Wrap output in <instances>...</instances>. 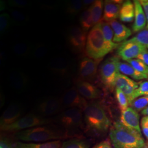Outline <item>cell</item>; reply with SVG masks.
I'll use <instances>...</instances> for the list:
<instances>
[{"mask_svg":"<svg viewBox=\"0 0 148 148\" xmlns=\"http://www.w3.org/2000/svg\"><path fill=\"white\" fill-rule=\"evenodd\" d=\"M16 137L23 142L44 143L59 140L73 137V134L65 130L55 127L41 126L18 132Z\"/></svg>","mask_w":148,"mask_h":148,"instance_id":"6da1fadb","label":"cell"},{"mask_svg":"<svg viewBox=\"0 0 148 148\" xmlns=\"http://www.w3.org/2000/svg\"><path fill=\"white\" fill-rule=\"evenodd\" d=\"M109 137L115 148H144L145 143L142 134L115 122L110 127Z\"/></svg>","mask_w":148,"mask_h":148,"instance_id":"7a4b0ae2","label":"cell"},{"mask_svg":"<svg viewBox=\"0 0 148 148\" xmlns=\"http://www.w3.org/2000/svg\"><path fill=\"white\" fill-rule=\"evenodd\" d=\"M87 130L95 134H101L108 131L111 122L103 106L98 102H88L83 111Z\"/></svg>","mask_w":148,"mask_h":148,"instance_id":"3957f363","label":"cell"},{"mask_svg":"<svg viewBox=\"0 0 148 148\" xmlns=\"http://www.w3.org/2000/svg\"><path fill=\"white\" fill-rule=\"evenodd\" d=\"M86 52L88 57L94 59H102L110 52L106 44L101 29V21L90 29L87 37Z\"/></svg>","mask_w":148,"mask_h":148,"instance_id":"277c9868","label":"cell"},{"mask_svg":"<svg viewBox=\"0 0 148 148\" xmlns=\"http://www.w3.org/2000/svg\"><path fill=\"white\" fill-rule=\"evenodd\" d=\"M119 57L114 56L108 59L101 64L99 73L101 80L106 87L111 90L115 88L117 76L120 74L119 70Z\"/></svg>","mask_w":148,"mask_h":148,"instance_id":"5b68a950","label":"cell"},{"mask_svg":"<svg viewBox=\"0 0 148 148\" xmlns=\"http://www.w3.org/2000/svg\"><path fill=\"white\" fill-rule=\"evenodd\" d=\"M49 123L50 120L48 119L35 114H30L22 117L16 122L11 125L1 127L0 128L2 131L4 132H18L27 129L47 125Z\"/></svg>","mask_w":148,"mask_h":148,"instance_id":"8992f818","label":"cell"},{"mask_svg":"<svg viewBox=\"0 0 148 148\" xmlns=\"http://www.w3.org/2000/svg\"><path fill=\"white\" fill-rule=\"evenodd\" d=\"M58 121L66 131L73 132L83 127V111L79 108H69L60 114Z\"/></svg>","mask_w":148,"mask_h":148,"instance_id":"52a82bcc","label":"cell"},{"mask_svg":"<svg viewBox=\"0 0 148 148\" xmlns=\"http://www.w3.org/2000/svg\"><path fill=\"white\" fill-rule=\"evenodd\" d=\"M146 49L147 48L132 38L120 45L117 48V53L122 60L127 62L133 59L137 58L140 53Z\"/></svg>","mask_w":148,"mask_h":148,"instance_id":"ba28073f","label":"cell"},{"mask_svg":"<svg viewBox=\"0 0 148 148\" xmlns=\"http://www.w3.org/2000/svg\"><path fill=\"white\" fill-rule=\"evenodd\" d=\"M63 108H79L84 111L87 101L79 94L75 86L67 90L60 98Z\"/></svg>","mask_w":148,"mask_h":148,"instance_id":"9c48e42d","label":"cell"},{"mask_svg":"<svg viewBox=\"0 0 148 148\" xmlns=\"http://www.w3.org/2000/svg\"><path fill=\"white\" fill-rule=\"evenodd\" d=\"M102 59H94L85 57L79 62V74L80 79L84 81H92L95 78L98 65Z\"/></svg>","mask_w":148,"mask_h":148,"instance_id":"30bf717a","label":"cell"},{"mask_svg":"<svg viewBox=\"0 0 148 148\" xmlns=\"http://www.w3.org/2000/svg\"><path fill=\"white\" fill-rule=\"evenodd\" d=\"M87 37V32L81 27H71L68 32L69 45L77 53H82L86 49Z\"/></svg>","mask_w":148,"mask_h":148,"instance_id":"8fae6325","label":"cell"},{"mask_svg":"<svg viewBox=\"0 0 148 148\" xmlns=\"http://www.w3.org/2000/svg\"><path fill=\"white\" fill-rule=\"evenodd\" d=\"M139 82L138 83L134 80L131 79L129 77L123 74H119L117 76L115 88H119L127 96L129 104H131L133 101V96L134 91L137 89Z\"/></svg>","mask_w":148,"mask_h":148,"instance_id":"7c38bea8","label":"cell"},{"mask_svg":"<svg viewBox=\"0 0 148 148\" xmlns=\"http://www.w3.org/2000/svg\"><path fill=\"white\" fill-rule=\"evenodd\" d=\"M62 108L61 99L51 97L40 103L37 110L43 116H49L57 114Z\"/></svg>","mask_w":148,"mask_h":148,"instance_id":"4fadbf2b","label":"cell"},{"mask_svg":"<svg viewBox=\"0 0 148 148\" xmlns=\"http://www.w3.org/2000/svg\"><path fill=\"white\" fill-rule=\"evenodd\" d=\"M75 85L79 94L85 99L93 100L100 98L102 95L101 90L88 81L77 79Z\"/></svg>","mask_w":148,"mask_h":148,"instance_id":"5bb4252c","label":"cell"},{"mask_svg":"<svg viewBox=\"0 0 148 148\" xmlns=\"http://www.w3.org/2000/svg\"><path fill=\"white\" fill-rule=\"evenodd\" d=\"M22 114V108L20 104L12 103L3 112L0 120V128L11 125L20 118Z\"/></svg>","mask_w":148,"mask_h":148,"instance_id":"9a60e30c","label":"cell"},{"mask_svg":"<svg viewBox=\"0 0 148 148\" xmlns=\"http://www.w3.org/2000/svg\"><path fill=\"white\" fill-rule=\"evenodd\" d=\"M120 122L126 127L142 134L139 123V115L137 111L131 106L121 112Z\"/></svg>","mask_w":148,"mask_h":148,"instance_id":"2e32d148","label":"cell"},{"mask_svg":"<svg viewBox=\"0 0 148 148\" xmlns=\"http://www.w3.org/2000/svg\"><path fill=\"white\" fill-rule=\"evenodd\" d=\"M122 3V1H105L103 20L107 23L115 21L119 17Z\"/></svg>","mask_w":148,"mask_h":148,"instance_id":"e0dca14e","label":"cell"},{"mask_svg":"<svg viewBox=\"0 0 148 148\" xmlns=\"http://www.w3.org/2000/svg\"><path fill=\"white\" fill-rule=\"evenodd\" d=\"M133 3L135 8L134 21L132 26L133 32L135 33L143 30L147 24V19L143 6L138 0H134Z\"/></svg>","mask_w":148,"mask_h":148,"instance_id":"ac0fdd59","label":"cell"},{"mask_svg":"<svg viewBox=\"0 0 148 148\" xmlns=\"http://www.w3.org/2000/svg\"><path fill=\"white\" fill-rule=\"evenodd\" d=\"M114 32L113 41L115 43L125 41L126 40L132 35L131 30L117 21H113L109 23Z\"/></svg>","mask_w":148,"mask_h":148,"instance_id":"d6986e66","label":"cell"},{"mask_svg":"<svg viewBox=\"0 0 148 148\" xmlns=\"http://www.w3.org/2000/svg\"><path fill=\"white\" fill-rule=\"evenodd\" d=\"M48 66L51 71L60 76L66 75L69 71V64L68 61L61 57H56L52 59Z\"/></svg>","mask_w":148,"mask_h":148,"instance_id":"ffe728a7","label":"cell"},{"mask_svg":"<svg viewBox=\"0 0 148 148\" xmlns=\"http://www.w3.org/2000/svg\"><path fill=\"white\" fill-rule=\"evenodd\" d=\"M8 81L11 86L16 90H23L27 85L28 79L25 74L15 71L9 75Z\"/></svg>","mask_w":148,"mask_h":148,"instance_id":"44dd1931","label":"cell"},{"mask_svg":"<svg viewBox=\"0 0 148 148\" xmlns=\"http://www.w3.org/2000/svg\"><path fill=\"white\" fill-rule=\"evenodd\" d=\"M119 70L121 74L129 76L135 80H142L148 79V75L138 71L127 62H120L119 64Z\"/></svg>","mask_w":148,"mask_h":148,"instance_id":"7402d4cb","label":"cell"},{"mask_svg":"<svg viewBox=\"0 0 148 148\" xmlns=\"http://www.w3.org/2000/svg\"><path fill=\"white\" fill-rule=\"evenodd\" d=\"M135 14V8L133 2L131 1H126L122 4L119 18L125 23H131L133 21Z\"/></svg>","mask_w":148,"mask_h":148,"instance_id":"603a6c76","label":"cell"},{"mask_svg":"<svg viewBox=\"0 0 148 148\" xmlns=\"http://www.w3.org/2000/svg\"><path fill=\"white\" fill-rule=\"evenodd\" d=\"M62 144L60 140L44 143H24L19 142L14 144V148H60Z\"/></svg>","mask_w":148,"mask_h":148,"instance_id":"cb8c5ba5","label":"cell"},{"mask_svg":"<svg viewBox=\"0 0 148 148\" xmlns=\"http://www.w3.org/2000/svg\"><path fill=\"white\" fill-rule=\"evenodd\" d=\"M101 29L106 44L110 51L111 52V51L119 47L120 44L115 43L113 41L114 32L110 24L105 21H101Z\"/></svg>","mask_w":148,"mask_h":148,"instance_id":"d4e9b609","label":"cell"},{"mask_svg":"<svg viewBox=\"0 0 148 148\" xmlns=\"http://www.w3.org/2000/svg\"><path fill=\"white\" fill-rule=\"evenodd\" d=\"M104 2L102 0H97L90 7L93 26L101 23Z\"/></svg>","mask_w":148,"mask_h":148,"instance_id":"484cf974","label":"cell"},{"mask_svg":"<svg viewBox=\"0 0 148 148\" xmlns=\"http://www.w3.org/2000/svg\"><path fill=\"white\" fill-rule=\"evenodd\" d=\"M90 143L83 139L72 138L62 143L60 148H89Z\"/></svg>","mask_w":148,"mask_h":148,"instance_id":"4316f807","label":"cell"},{"mask_svg":"<svg viewBox=\"0 0 148 148\" xmlns=\"http://www.w3.org/2000/svg\"><path fill=\"white\" fill-rule=\"evenodd\" d=\"M79 24L82 29L86 32L89 30L90 27L93 26L90 7L85 10L81 14L79 17Z\"/></svg>","mask_w":148,"mask_h":148,"instance_id":"83f0119b","label":"cell"},{"mask_svg":"<svg viewBox=\"0 0 148 148\" xmlns=\"http://www.w3.org/2000/svg\"><path fill=\"white\" fill-rule=\"evenodd\" d=\"M82 9L83 3L81 0L69 1L66 7V12L70 15H76Z\"/></svg>","mask_w":148,"mask_h":148,"instance_id":"f1b7e54d","label":"cell"},{"mask_svg":"<svg viewBox=\"0 0 148 148\" xmlns=\"http://www.w3.org/2000/svg\"><path fill=\"white\" fill-rule=\"evenodd\" d=\"M13 51L16 56L21 57H25L30 54L31 48L27 43H17L13 47Z\"/></svg>","mask_w":148,"mask_h":148,"instance_id":"f546056e","label":"cell"},{"mask_svg":"<svg viewBox=\"0 0 148 148\" xmlns=\"http://www.w3.org/2000/svg\"><path fill=\"white\" fill-rule=\"evenodd\" d=\"M115 97L121 111L123 112L126 110L130 105L127 96L121 90L115 88Z\"/></svg>","mask_w":148,"mask_h":148,"instance_id":"4dcf8cb0","label":"cell"},{"mask_svg":"<svg viewBox=\"0 0 148 148\" xmlns=\"http://www.w3.org/2000/svg\"><path fill=\"white\" fill-rule=\"evenodd\" d=\"M130 106L137 112L143 111L148 107V95L140 97L134 99L131 103Z\"/></svg>","mask_w":148,"mask_h":148,"instance_id":"1f68e13d","label":"cell"},{"mask_svg":"<svg viewBox=\"0 0 148 148\" xmlns=\"http://www.w3.org/2000/svg\"><path fill=\"white\" fill-rule=\"evenodd\" d=\"M10 13L12 22L14 24L20 25L21 24H24L27 21V16L21 11L11 10Z\"/></svg>","mask_w":148,"mask_h":148,"instance_id":"d6a6232c","label":"cell"},{"mask_svg":"<svg viewBox=\"0 0 148 148\" xmlns=\"http://www.w3.org/2000/svg\"><path fill=\"white\" fill-rule=\"evenodd\" d=\"M132 66L138 71L148 76V66L138 59H133L127 61Z\"/></svg>","mask_w":148,"mask_h":148,"instance_id":"836d02e7","label":"cell"},{"mask_svg":"<svg viewBox=\"0 0 148 148\" xmlns=\"http://www.w3.org/2000/svg\"><path fill=\"white\" fill-rule=\"evenodd\" d=\"M148 95V81L139 82V86L134 92L133 101L139 97Z\"/></svg>","mask_w":148,"mask_h":148,"instance_id":"e575fe53","label":"cell"},{"mask_svg":"<svg viewBox=\"0 0 148 148\" xmlns=\"http://www.w3.org/2000/svg\"><path fill=\"white\" fill-rule=\"evenodd\" d=\"M132 38L148 49V27H146L143 30L138 32L137 35Z\"/></svg>","mask_w":148,"mask_h":148,"instance_id":"d590c367","label":"cell"},{"mask_svg":"<svg viewBox=\"0 0 148 148\" xmlns=\"http://www.w3.org/2000/svg\"><path fill=\"white\" fill-rule=\"evenodd\" d=\"M11 24V17L7 13H2L0 16V32L5 33L9 28Z\"/></svg>","mask_w":148,"mask_h":148,"instance_id":"8d00e7d4","label":"cell"},{"mask_svg":"<svg viewBox=\"0 0 148 148\" xmlns=\"http://www.w3.org/2000/svg\"><path fill=\"white\" fill-rule=\"evenodd\" d=\"M47 52L46 47L43 44H38L33 51V55L36 58H41L46 56Z\"/></svg>","mask_w":148,"mask_h":148,"instance_id":"74e56055","label":"cell"},{"mask_svg":"<svg viewBox=\"0 0 148 148\" xmlns=\"http://www.w3.org/2000/svg\"><path fill=\"white\" fill-rule=\"evenodd\" d=\"M7 3L12 7L25 8L29 5V2L25 0H10Z\"/></svg>","mask_w":148,"mask_h":148,"instance_id":"f35d334b","label":"cell"},{"mask_svg":"<svg viewBox=\"0 0 148 148\" xmlns=\"http://www.w3.org/2000/svg\"><path fill=\"white\" fill-rule=\"evenodd\" d=\"M14 144L8 138L6 137H1L0 148H14Z\"/></svg>","mask_w":148,"mask_h":148,"instance_id":"ab89813d","label":"cell"},{"mask_svg":"<svg viewBox=\"0 0 148 148\" xmlns=\"http://www.w3.org/2000/svg\"><path fill=\"white\" fill-rule=\"evenodd\" d=\"M141 127L144 136L148 139V116L143 117L142 119Z\"/></svg>","mask_w":148,"mask_h":148,"instance_id":"60d3db41","label":"cell"},{"mask_svg":"<svg viewBox=\"0 0 148 148\" xmlns=\"http://www.w3.org/2000/svg\"><path fill=\"white\" fill-rule=\"evenodd\" d=\"M93 148H113L110 139H106L96 144Z\"/></svg>","mask_w":148,"mask_h":148,"instance_id":"b9f144b4","label":"cell"},{"mask_svg":"<svg viewBox=\"0 0 148 148\" xmlns=\"http://www.w3.org/2000/svg\"><path fill=\"white\" fill-rule=\"evenodd\" d=\"M140 60H141L142 62H143V63L147 65L148 66V49L145 50L144 51H143L142 53H140L137 57V58Z\"/></svg>","mask_w":148,"mask_h":148,"instance_id":"7bdbcfd3","label":"cell"},{"mask_svg":"<svg viewBox=\"0 0 148 148\" xmlns=\"http://www.w3.org/2000/svg\"><path fill=\"white\" fill-rule=\"evenodd\" d=\"M139 1L143 6V10L145 14L147 22V27H148V0H140Z\"/></svg>","mask_w":148,"mask_h":148,"instance_id":"ee69618b","label":"cell"},{"mask_svg":"<svg viewBox=\"0 0 148 148\" xmlns=\"http://www.w3.org/2000/svg\"><path fill=\"white\" fill-rule=\"evenodd\" d=\"M94 0H84L82 1L83 3V9L87 10L95 2Z\"/></svg>","mask_w":148,"mask_h":148,"instance_id":"f6af8a7d","label":"cell"},{"mask_svg":"<svg viewBox=\"0 0 148 148\" xmlns=\"http://www.w3.org/2000/svg\"><path fill=\"white\" fill-rule=\"evenodd\" d=\"M141 113L145 116H148V107H147L146 109H145L144 110H143V111L141 112Z\"/></svg>","mask_w":148,"mask_h":148,"instance_id":"bcb514c9","label":"cell"},{"mask_svg":"<svg viewBox=\"0 0 148 148\" xmlns=\"http://www.w3.org/2000/svg\"><path fill=\"white\" fill-rule=\"evenodd\" d=\"M5 2L4 1H1V11H3L5 8Z\"/></svg>","mask_w":148,"mask_h":148,"instance_id":"7dc6e473","label":"cell"}]
</instances>
